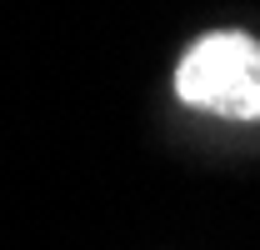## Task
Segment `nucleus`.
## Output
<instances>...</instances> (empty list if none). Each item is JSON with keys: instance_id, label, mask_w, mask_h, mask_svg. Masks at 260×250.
Returning a JSON list of instances; mask_svg holds the SVG:
<instances>
[{"instance_id": "f257e3e1", "label": "nucleus", "mask_w": 260, "mask_h": 250, "mask_svg": "<svg viewBox=\"0 0 260 250\" xmlns=\"http://www.w3.org/2000/svg\"><path fill=\"white\" fill-rule=\"evenodd\" d=\"M175 90L195 110L225 120H260V40L240 30L195 40L175 70Z\"/></svg>"}]
</instances>
